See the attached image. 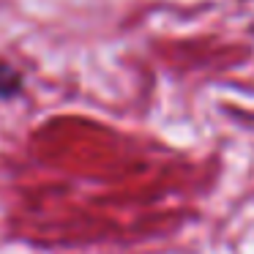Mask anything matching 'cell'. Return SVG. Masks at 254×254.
<instances>
[{
	"label": "cell",
	"mask_w": 254,
	"mask_h": 254,
	"mask_svg": "<svg viewBox=\"0 0 254 254\" xmlns=\"http://www.w3.org/2000/svg\"><path fill=\"white\" fill-rule=\"evenodd\" d=\"M25 88V79L11 63H3L0 61V99L8 101V99H17Z\"/></svg>",
	"instance_id": "1"
}]
</instances>
